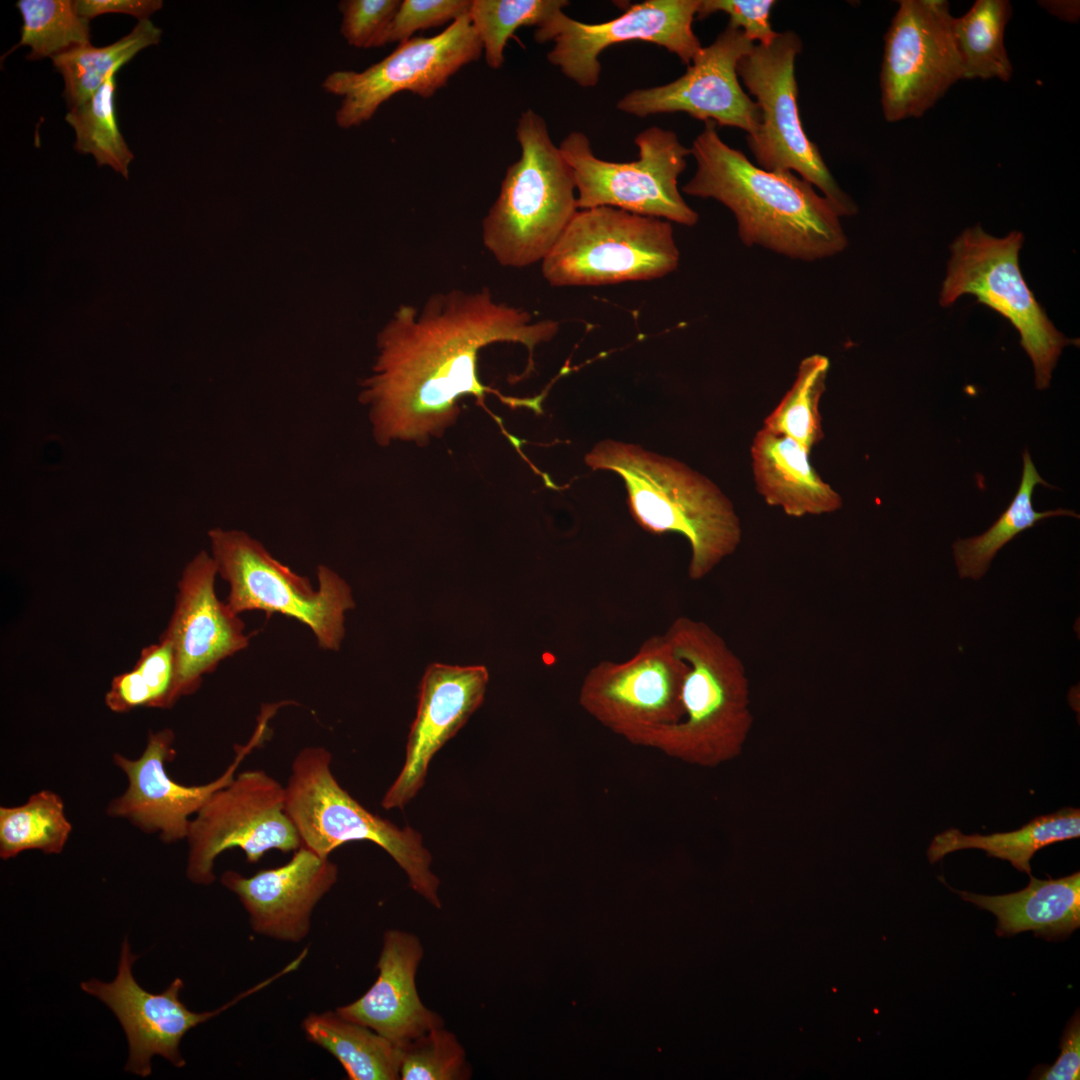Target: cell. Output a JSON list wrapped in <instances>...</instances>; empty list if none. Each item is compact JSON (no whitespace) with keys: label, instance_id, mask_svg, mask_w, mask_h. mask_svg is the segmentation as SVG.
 I'll return each mask as SVG.
<instances>
[{"label":"cell","instance_id":"6da1fadb","mask_svg":"<svg viewBox=\"0 0 1080 1080\" xmlns=\"http://www.w3.org/2000/svg\"><path fill=\"white\" fill-rule=\"evenodd\" d=\"M559 327L496 301L487 287L434 293L421 308L401 305L378 333L375 363L361 383L359 400L369 407L375 441L422 444L439 437L456 422L466 396L482 401L494 394L515 406L516 399L479 379V352L495 343L521 344L533 369L535 348Z\"/></svg>","mask_w":1080,"mask_h":1080},{"label":"cell","instance_id":"7a4b0ae2","mask_svg":"<svg viewBox=\"0 0 1080 1080\" xmlns=\"http://www.w3.org/2000/svg\"><path fill=\"white\" fill-rule=\"evenodd\" d=\"M704 123L690 147L696 170L683 193L726 206L746 246L802 261L831 257L846 248L841 216L811 183L790 171L760 168L727 145L714 122Z\"/></svg>","mask_w":1080,"mask_h":1080},{"label":"cell","instance_id":"3957f363","mask_svg":"<svg viewBox=\"0 0 1080 1080\" xmlns=\"http://www.w3.org/2000/svg\"><path fill=\"white\" fill-rule=\"evenodd\" d=\"M584 461L593 471H612L623 479L630 514L642 529L688 540L691 580L705 578L740 545L742 527L733 504L686 464L611 439L597 443Z\"/></svg>","mask_w":1080,"mask_h":1080},{"label":"cell","instance_id":"277c9868","mask_svg":"<svg viewBox=\"0 0 1080 1080\" xmlns=\"http://www.w3.org/2000/svg\"><path fill=\"white\" fill-rule=\"evenodd\" d=\"M665 633L687 664L683 715L648 735L640 746L704 768L732 761L742 753L754 722L742 660L704 621L679 616Z\"/></svg>","mask_w":1080,"mask_h":1080},{"label":"cell","instance_id":"5b68a950","mask_svg":"<svg viewBox=\"0 0 1080 1080\" xmlns=\"http://www.w3.org/2000/svg\"><path fill=\"white\" fill-rule=\"evenodd\" d=\"M521 153L509 165L497 199L482 221V240L504 267L524 268L551 251L578 211L571 168L533 109L516 126Z\"/></svg>","mask_w":1080,"mask_h":1080},{"label":"cell","instance_id":"8992f818","mask_svg":"<svg viewBox=\"0 0 1080 1080\" xmlns=\"http://www.w3.org/2000/svg\"><path fill=\"white\" fill-rule=\"evenodd\" d=\"M331 762V753L322 746L304 747L293 759L285 786V811L301 846L329 857L348 842L375 843L403 869L415 892L441 908L440 881L430 869L432 857L422 836L364 808L338 783Z\"/></svg>","mask_w":1080,"mask_h":1080},{"label":"cell","instance_id":"52a82bcc","mask_svg":"<svg viewBox=\"0 0 1080 1080\" xmlns=\"http://www.w3.org/2000/svg\"><path fill=\"white\" fill-rule=\"evenodd\" d=\"M218 575L228 583L227 605L237 614L279 613L310 628L319 648L340 649L345 613L355 606L349 584L326 565L317 568L318 589L282 564L257 539L242 530L208 531Z\"/></svg>","mask_w":1080,"mask_h":1080},{"label":"cell","instance_id":"ba28073f","mask_svg":"<svg viewBox=\"0 0 1080 1080\" xmlns=\"http://www.w3.org/2000/svg\"><path fill=\"white\" fill-rule=\"evenodd\" d=\"M679 259L671 222L601 206L576 212L541 271L553 287L602 286L664 277Z\"/></svg>","mask_w":1080,"mask_h":1080},{"label":"cell","instance_id":"9c48e42d","mask_svg":"<svg viewBox=\"0 0 1080 1080\" xmlns=\"http://www.w3.org/2000/svg\"><path fill=\"white\" fill-rule=\"evenodd\" d=\"M1023 241L1019 231L996 237L980 224L962 231L950 245L939 303L949 307L961 296L973 295L1006 318L1032 361L1036 388L1043 390L1063 348L1079 342L1057 330L1024 280L1019 266Z\"/></svg>","mask_w":1080,"mask_h":1080},{"label":"cell","instance_id":"30bf717a","mask_svg":"<svg viewBox=\"0 0 1080 1080\" xmlns=\"http://www.w3.org/2000/svg\"><path fill=\"white\" fill-rule=\"evenodd\" d=\"M802 48L800 36L787 30L768 45L754 44L738 61L737 75L761 115L758 132L746 136V142L757 166L796 172L818 188L841 217L851 216L858 211L856 203L836 182L800 118L795 62Z\"/></svg>","mask_w":1080,"mask_h":1080},{"label":"cell","instance_id":"8fae6325","mask_svg":"<svg viewBox=\"0 0 1080 1080\" xmlns=\"http://www.w3.org/2000/svg\"><path fill=\"white\" fill-rule=\"evenodd\" d=\"M634 143L636 160L613 162L598 158L583 132H570L562 140L558 147L573 174L578 210L607 206L695 225L699 215L678 188L691 148L684 146L675 132L657 126L638 133Z\"/></svg>","mask_w":1080,"mask_h":1080},{"label":"cell","instance_id":"7c38bea8","mask_svg":"<svg viewBox=\"0 0 1080 1080\" xmlns=\"http://www.w3.org/2000/svg\"><path fill=\"white\" fill-rule=\"evenodd\" d=\"M686 672L666 633L653 635L630 658L593 665L581 683L579 704L603 727L640 746L654 731L681 720Z\"/></svg>","mask_w":1080,"mask_h":1080},{"label":"cell","instance_id":"4fadbf2b","mask_svg":"<svg viewBox=\"0 0 1080 1080\" xmlns=\"http://www.w3.org/2000/svg\"><path fill=\"white\" fill-rule=\"evenodd\" d=\"M187 878L194 884L216 880L215 860L238 847L250 863L270 850L283 853L301 846L285 811V786L263 770L236 773L191 819L187 837Z\"/></svg>","mask_w":1080,"mask_h":1080},{"label":"cell","instance_id":"5bb4252c","mask_svg":"<svg viewBox=\"0 0 1080 1080\" xmlns=\"http://www.w3.org/2000/svg\"><path fill=\"white\" fill-rule=\"evenodd\" d=\"M946 0H901L884 35L880 70L883 116L919 118L957 81L962 61Z\"/></svg>","mask_w":1080,"mask_h":1080},{"label":"cell","instance_id":"9a60e30c","mask_svg":"<svg viewBox=\"0 0 1080 1080\" xmlns=\"http://www.w3.org/2000/svg\"><path fill=\"white\" fill-rule=\"evenodd\" d=\"M483 47L468 15L439 34L415 37L362 71L341 70L328 75L322 86L340 96L336 123L349 129L370 120L378 108L397 93L408 91L432 97L464 66L477 61Z\"/></svg>","mask_w":1080,"mask_h":1080},{"label":"cell","instance_id":"2e32d148","mask_svg":"<svg viewBox=\"0 0 1080 1080\" xmlns=\"http://www.w3.org/2000/svg\"><path fill=\"white\" fill-rule=\"evenodd\" d=\"M698 4L699 0H646L601 23L581 22L561 10L535 28L533 36L539 44L553 41L548 62L577 85L590 88L600 79V54L619 43H652L690 65L703 48L692 29Z\"/></svg>","mask_w":1080,"mask_h":1080},{"label":"cell","instance_id":"e0dca14e","mask_svg":"<svg viewBox=\"0 0 1080 1080\" xmlns=\"http://www.w3.org/2000/svg\"><path fill=\"white\" fill-rule=\"evenodd\" d=\"M268 718L269 714L259 722L246 744L234 747L235 757L225 771L203 785L179 784L167 774L166 765L176 756L175 733L170 728L150 730L140 757L113 754V763L126 775L128 786L108 803L107 815L127 820L146 834H156L163 843L186 839L191 817L233 780L243 759L263 742Z\"/></svg>","mask_w":1080,"mask_h":1080},{"label":"cell","instance_id":"ac0fdd59","mask_svg":"<svg viewBox=\"0 0 1080 1080\" xmlns=\"http://www.w3.org/2000/svg\"><path fill=\"white\" fill-rule=\"evenodd\" d=\"M754 44L742 30L728 23L679 78L632 90L616 107L640 118L683 112L704 122L742 129L747 136H753L761 124L760 110L740 85L737 64Z\"/></svg>","mask_w":1080,"mask_h":1080},{"label":"cell","instance_id":"d6986e66","mask_svg":"<svg viewBox=\"0 0 1080 1080\" xmlns=\"http://www.w3.org/2000/svg\"><path fill=\"white\" fill-rule=\"evenodd\" d=\"M137 959L125 938L115 979L106 983L92 978L81 982L80 987L106 1004L117 1017L129 1045V1057L124 1069L144 1078L151 1074L154 1055H160L175 1067L182 1068L185 1060L179 1046L189 1030L280 977L279 973L275 974L214 1011L197 1013L188 1009L180 999V992L184 988L181 978H175L161 993L143 989L133 976V964Z\"/></svg>","mask_w":1080,"mask_h":1080},{"label":"cell","instance_id":"ffe728a7","mask_svg":"<svg viewBox=\"0 0 1080 1080\" xmlns=\"http://www.w3.org/2000/svg\"><path fill=\"white\" fill-rule=\"evenodd\" d=\"M217 575L213 557L200 551L186 564L177 582L173 611L160 635L170 642L175 654L174 705L194 694L203 676L220 662L249 645L239 614L216 595Z\"/></svg>","mask_w":1080,"mask_h":1080},{"label":"cell","instance_id":"44dd1931","mask_svg":"<svg viewBox=\"0 0 1080 1080\" xmlns=\"http://www.w3.org/2000/svg\"><path fill=\"white\" fill-rule=\"evenodd\" d=\"M488 671L482 665L433 663L420 683L416 717L401 772L386 791L384 809H402L423 786L435 753L466 723L484 700Z\"/></svg>","mask_w":1080,"mask_h":1080},{"label":"cell","instance_id":"7402d4cb","mask_svg":"<svg viewBox=\"0 0 1080 1080\" xmlns=\"http://www.w3.org/2000/svg\"><path fill=\"white\" fill-rule=\"evenodd\" d=\"M338 867L300 846L285 864L244 876L225 871L221 883L233 892L249 915L257 934L276 940L300 942L310 931L311 915L334 886Z\"/></svg>","mask_w":1080,"mask_h":1080},{"label":"cell","instance_id":"603a6c76","mask_svg":"<svg viewBox=\"0 0 1080 1080\" xmlns=\"http://www.w3.org/2000/svg\"><path fill=\"white\" fill-rule=\"evenodd\" d=\"M424 948L413 933L391 929L383 935L378 976L357 1000L340 1006L343 1018L366 1026L400 1048L444 1026L442 1017L420 999L416 973Z\"/></svg>","mask_w":1080,"mask_h":1080},{"label":"cell","instance_id":"cb8c5ba5","mask_svg":"<svg viewBox=\"0 0 1080 1080\" xmlns=\"http://www.w3.org/2000/svg\"><path fill=\"white\" fill-rule=\"evenodd\" d=\"M753 479L765 502L800 518L839 510L842 497L825 482L810 461V452L795 440L762 427L751 445Z\"/></svg>","mask_w":1080,"mask_h":1080},{"label":"cell","instance_id":"d4e9b609","mask_svg":"<svg viewBox=\"0 0 1080 1080\" xmlns=\"http://www.w3.org/2000/svg\"><path fill=\"white\" fill-rule=\"evenodd\" d=\"M963 900L996 916V932L1011 936L1025 931L1061 939L1080 926V873L1040 880L1030 875L1022 890L996 896L956 891Z\"/></svg>","mask_w":1080,"mask_h":1080},{"label":"cell","instance_id":"484cf974","mask_svg":"<svg viewBox=\"0 0 1080 1080\" xmlns=\"http://www.w3.org/2000/svg\"><path fill=\"white\" fill-rule=\"evenodd\" d=\"M301 1028L312 1043L329 1052L350 1080L400 1079L402 1048L336 1011L310 1013Z\"/></svg>","mask_w":1080,"mask_h":1080},{"label":"cell","instance_id":"4316f807","mask_svg":"<svg viewBox=\"0 0 1080 1080\" xmlns=\"http://www.w3.org/2000/svg\"><path fill=\"white\" fill-rule=\"evenodd\" d=\"M1079 836L1080 811L1067 807L1035 817L1011 832L966 835L959 829L950 828L932 839L927 857L935 863L949 853L975 848L985 851L988 856L1009 861L1017 870L1030 875V861L1038 850Z\"/></svg>","mask_w":1080,"mask_h":1080},{"label":"cell","instance_id":"83f0119b","mask_svg":"<svg viewBox=\"0 0 1080 1080\" xmlns=\"http://www.w3.org/2000/svg\"><path fill=\"white\" fill-rule=\"evenodd\" d=\"M1022 458L1021 482L1007 509L983 534L959 539L953 544L955 561L961 578L980 579L1004 545L1039 521L1055 516L1079 518L1073 510L1058 508L1039 512L1033 508L1034 488L1039 484L1048 488L1054 487L1039 475L1027 449L1024 450Z\"/></svg>","mask_w":1080,"mask_h":1080},{"label":"cell","instance_id":"f1b7e54d","mask_svg":"<svg viewBox=\"0 0 1080 1080\" xmlns=\"http://www.w3.org/2000/svg\"><path fill=\"white\" fill-rule=\"evenodd\" d=\"M1007 0H977L962 16L953 18L952 31L959 51L963 79H999L1013 75L1004 35L1012 16Z\"/></svg>","mask_w":1080,"mask_h":1080},{"label":"cell","instance_id":"f546056e","mask_svg":"<svg viewBox=\"0 0 1080 1080\" xmlns=\"http://www.w3.org/2000/svg\"><path fill=\"white\" fill-rule=\"evenodd\" d=\"M161 35L160 28L144 19L128 35L108 46L94 47L89 43L53 56V65L64 78V96L69 107L88 100L111 73L117 72L142 49L157 45Z\"/></svg>","mask_w":1080,"mask_h":1080},{"label":"cell","instance_id":"4dcf8cb0","mask_svg":"<svg viewBox=\"0 0 1080 1080\" xmlns=\"http://www.w3.org/2000/svg\"><path fill=\"white\" fill-rule=\"evenodd\" d=\"M71 831L62 798L51 790L38 791L21 805L0 807V858L28 850L60 854Z\"/></svg>","mask_w":1080,"mask_h":1080},{"label":"cell","instance_id":"1f68e13d","mask_svg":"<svg viewBox=\"0 0 1080 1080\" xmlns=\"http://www.w3.org/2000/svg\"><path fill=\"white\" fill-rule=\"evenodd\" d=\"M829 369L824 355L802 359L792 386L764 419L763 427L795 440L811 453L824 438L819 406Z\"/></svg>","mask_w":1080,"mask_h":1080},{"label":"cell","instance_id":"d6a6232c","mask_svg":"<svg viewBox=\"0 0 1080 1080\" xmlns=\"http://www.w3.org/2000/svg\"><path fill=\"white\" fill-rule=\"evenodd\" d=\"M115 91L113 72L93 96L70 108L65 119L75 130L77 151L92 154L99 166L108 165L127 178L134 156L118 127Z\"/></svg>","mask_w":1080,"mask_h":1080},{"label":"cell","instance_id":"836d02e7","mask_svg":"<svg viewBox=\"0 0 1080 1080\" xmlns=\"http://www.w3.org/2000/svg\"><path fill=\"white\" fill-rule=\"evenodd\" d=\"M16 6L23 26L21 39L11 51L30 46L28 60L52 58L90 43V20L77 13L74 1L19 0Z\"/></svg>","mask_w":1080,"mask_h":1080},{"label":"cell","instance_id":"e575fe53","mask_svg":"<svg viewBox=\"0 0 1080 1080\" xmlns=\"http://www.w3.org/2000/svg\"><path fill=\"white\" fill-rule=\"evenodd\" d=\"M569 3L567 0H472L468 16L482 43L486 64L491 69L501 68L507 42L518 28H538Z\"/></svg>","mask_w":1080,"mask_h":1080},{"label":"cell","instance_id":"d590c367","mask_svg":"<svg viewBox=\"0 0 1080 1080\" xmlns=\"http://www.w3.org/2000/svg\"><path fill=\"white\" fill-rule=\"evenodd\" d=\"M471 1075L463 1046L444 1026L428 1031L402 1048V1080H466Z\"/></svg>","mask_w":1080,"mask_h":1080},{"label":"cell","instance_id":"8d00e7d4","mask_svg":"<svg viewBox=\"0 0 1080 1080\" xmlns=\"http://www.w3.org/2000/svg\"><path fill=\"white\" fill-rule=\"evenodd\" d=\"M472 0H403L391 20L382 46L402 43L419 30L442 26L468 15Z\"/></svg>","mask_w":1080,"mask_h":1080},{"label":"cell","instance_id":"74e56055","mask_svg":"<svg viewBox=\"0 0 1080 1080\" xmlns=\"http://www.w3.org/2000/svg\"><path fill=\"white\" fill-rule=\"evenodd\" d=\"M400 0H345L338 5L342 15L340 32L356 48L382 46L385 32Z\"/></svg>","mask_w":1080,"mask_h":1080},{"label":"cell","instance_id":"f35d334b","mask_svg":"<svg viewBox=\"0 0 1080 1080\" xmlns=\"http://www.w3.org/2000/svg\"><path fill=\"white\" fill-rule=\"evenodd\" d=\"M776 3L774 0H699L696 18L703 20L714 13H725L728 23L742 30L749 41L768 45L778 35L770 22Z\"/></svg>","mask_w":1080,"mask_h":1080},{"label":"cell","instance_id":"ab89813d","mask_svg":"<svg viewBox=\"0 0 1080 1080\" xmlns=\"http://www.w3.org/2000/svg\"><path fill=\"white\" fill-rule=\"evenodd\" d=\"M145 682L151 695V708L174 706L173 691L176 661L172 645L164 638L145 646L133 667Z\"/></svg>","mask_w":1080,"mask_h":1080},{"label":"cell","instance_id":"60d3db41","mask_svg":"<svg viewBox=\"0 0 1080 1080\" xmlns=\"http://www.w3.org/2000/svg\"><path fill=\"white\" fill-rule=\"evenodd\" d=\"M1060 1054L1051 1066L1037 1067L1031 1079L1078 1080L1080 1078V1019L1075 1013L1061 1037Z\"/></svg>","mask_w":1080,"mask_h":1080},{"label":"cell","instance_id":"b9f144b4","mask_svg":"<svg viewBox=\"0 0 1080 1080\" xmlns=\"http://www.w3.org/2000/svg\"><path fill=\"white\" fill-rule=\"evenodd\" d=\"M104 700L107 708L115 713H128L140 707L151 708L150 692L133 668L113 677Z\"/></svg>","mask_w":1080,"mask_h":1080},{"label":"cell","instance_id":"7bdbcfd3","mask_svg":"<svg viewBox=\"0 0 1080 1080\" xmlns=\"http://www.w3.org/2000/svg\"><path fill=\"white\" fill-rule=\"evenodd\" d=\"M77 13L87 19L106 13L129 14L144 20L161 9V0H77L74 1Z\"/></svg>","mask_w":1080,"mask_h":1080},{"label":"cell","instance_id":"ee69618b","mask_svg":"<svg viewBox=\"0 0 1080 1080\" xmlns=\"http://www.w3.org/2000/svg\"><path fill=\"white\" fill-rule=\"evenodd\" d=\"M1049 13L1061 20L1076 22L1079 18L1078 1H1042L1039 2Z\"/></svg>","mask_w":1080,"mask_h":1080}]
</instances>
